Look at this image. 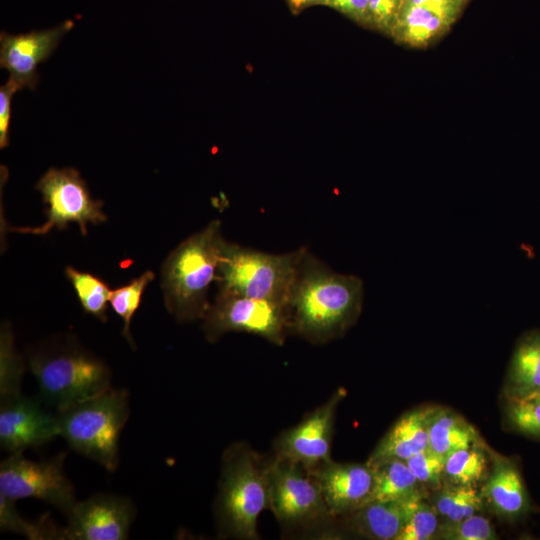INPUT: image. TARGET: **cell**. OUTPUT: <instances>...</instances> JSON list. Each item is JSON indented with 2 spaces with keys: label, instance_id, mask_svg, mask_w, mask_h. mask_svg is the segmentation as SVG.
<instances>
[{
  "label": "cell",
  "instance_id": "6da1fadb",
  "mask_svg": "<svg viewBox=\"0 0 540 540\" xmlns=\"http://www.w3.org/2000/svg\"><path fill=\"white\" fill-rule=\"evenodd\" d=\"M362 301L359 277L334 272L307 249L287 299L289 332L311 343H326L354 323Z\"/></svg>",
  "mask_w": 540,
  "mask_h": 540
},
{
  "label": "cell",
  "instance_id": "7a4b0ae2",
  "mask_svg": "<svg viewBox=\"0 0 540 540\" xmlns=\"http://www.w3.org/2000/svg\"><path fill=\"white\" fill-rule=\"evenodd\" d=\"M225 239L221 221L182 241L166 258L161 270V287L167 311L179 322L202 319L210 303V285L217 270Z\"/></svg>",
  "mask_w": 540,
  "mask_h": 540
},
{
  "label": "cell",
  "instance_id": "3957f363",
  "mask_svg": "<svg viewBox=\"0 0 540 540\" xmlns=\"http://www.w3.org/2000/svg\"><path fill=\"white\" fill-rule=\"evenodd\" d=\"M29 366L40 397L56 411L111 388L112 373L108 365L69 335L33 351Z\"/></svg>",
  "mask_w": 540,
  "mask_h": 540
},
{
  "label": "cell",
  "instance_id": "277c9868",
  "mask_svg": "<svg viewBox=\"0 0 540 540\" xmlns=\"http://www.w3.org/2000/svg\"><path fill=\"white\" fill-rule=\"evenodd\" d=\"M269 509L268 464L249 448L236 445L223 456L215 514L222 535L257 539V520Z\"/></svg>",
  "mask_w": 540,
  "mask_h": 540
},
{
  "label": "cell",
  "instance_id": "5b68a950",
  "mask_svg": "<svg viewBox=\"0 0 540 540\" xmlns=\"http://www.w3.org/2000/svg\"><path fill=\"white\" fill-rule=\"evenodd\" d=\"M124 389L105 392L56 411L59 436L69 447L109 471L118 465L119 437L129 417Z\"/></svg>",
  "mask_w": 540,
  "mask_h": 540
},
{
  "label": "cell",
  "instance_id": "8992f818",
  "mask_svg": "<svg viewBox=\"0 0 540 540\" xmlns=\"http://www.w3.org/2000/svg\"><path fill=\"white\" fill-rule=\"evenodd\" d=\"M307 251L273 254L225 240L217 270L218 292L287 304L299 263Z\"/></svg>",
  "mask_w": 540,
  "mask_h": 540
},
{
  "label": "cell",
  "instance_id": "52a82bcc",
  "mask_svg": "<svg viewBox=\"0 0 540 540\" xmlns=\"http://www.w3.org/2000/svg\"><path fill=\"white\" fill-rule=\"evenodd\" d=\"M202 320L212 343L228 332H246L282 345L290 333L287 304L237 294L218 292Z\"/></svg>",
  "mask_w": 540,
  "mask_h": 540
},
{
  "label": "cell",
  "instance_id": "ba28073f",
  "mask_svg": "<svg viewBox=\"0 0 540 540\" xmlns=\"http://www.w3.org/2000/svg\"><path fill=\"white\" fill-rule=\"evenodd\" d=\"M36 189L47 204L46 222L37 227H8L9 231L26 234H46L52 228L63 230L77 223L82 235H87V224L107 221L102 211L103 201L95 200L85 181L74 168H50L39 179Z\"/></svg>",
  "mask_w": 540,
  "mask_h": 540
},
{
  "label": "cell",
  "instance_id": "9c48e42d",
  "mask_svg": "<svg viewBox=\"0 0 540 540\" xmlns=\"http://www.w3.org/2000/svg\"><path fill=\"white\" fill-rule=\"evenodd\" d=\"M66 453L44 461L13 453L0 465V494L12 500L35 498L67 514L77 502L75 489L64 473Z\"/></svg>",
  "mask_w": 540,
  "mask_h": 540
},
{
  "label": "cell",
  "instance_id": "30bf717a",
  "mask_svg": "<svg viewBox=\"0 0 540 540\" xmlns=\"http://www.w3.org/2000/svg\"><path fill=\"white\" fill-rule=\"evenodd\" d=\"M269 509L284 526H303L327 517L318 482L303 466L275 458L268 464Z\"/></svg>",
  "mask_w": 540,
  "mask_h": 540
},
{
  "label": "cell",
  "instance_id": "8fae6325",
  "mask_svg": "<svg viewBox=\"0 0 540 540\" xmlns=\"http://www.w3.org/2000/svg\"><path fill=\"white\" fill-rule=\"evenodd\" d=\"M67 515L65 540H124L135 518L131 500L96 494L77 501Z\"/></svg>",
  "mask_w": 540,
  "mask_h": 540
},
{
  "label": "cell",
  "instance_id": "7c38bea8",
  "mask_svg": "<svg viewBox=\"0 0 540 540\" xmlns=\"http://www.w3.org/2000/svg\"><path fill=\"white\" fill-rule=\"evenodd\" d=\"M342 396V390L336 391L326 403L284 432L277 441L276 457L299 464L308 471L331 460L335 411Z\"/></svg>",
  "mask_w": 540,
  "mask_h": 540
},
{
  "label": "cell",
  "instance_id": "4fadbf2b",
  "mask_svg": "<svg viewBox=\"0 0 540 540\" xmlns=\"http://www.w3.org/2000/svg\"><path fill=\"white\" fill-rule=\"evenodd\" d=\"M74 27L72 20L43 30L24 34H0V66L23 89H34L38 83L37 67L57 48L62 37Z\"/></svg>",
  "mask_w": 540,
  "mask_h": 540
},
{
  "label": "cell",
  "instance_id": "5bb4252c",
  "mask_svg": "<svg viewBox=\"0 0 540 540\" xmlns=\"http://www.w3.org/2000/svg\"><path fill=\"white\" fill-rule=\"evenodd\" d=\"M0 444L5 451L23 452L59 436L55 414L40 402L19 394L0 400Z\"/></svg>",
  "mask_w": 540,
  "mask_h": 540
},
{
  "label": "cell",
  "instance_id": "9a60e30c",
  "mask_svg": "<svg viewBox=\"0 0 540 540\" xmlns=\"http://www.w3.org/2000/svg\"><path fill=\"white\" fill-rule=\"evenodd\" d=\"M316 478L330 515L351 513L367 500L373 469L366 463H336L329 460L310 471Z\"/></svg>",
  "mask_w": 540,
  "mask_h": 540
},
{
  "label": "cell",
  "instance_id": "2e32d148",
  "mask_svg": "<svg viewBox=\"0 0 540 540\" xmlns=\"http://www.w3.org/2000/svg\"><path fill=\"white\" fill-rule=\"evenodd\" d=\"M423 500L418 491L392 501L369 502L354 510L352 529L379 540H396L402 528Z\"/></svg>",
  "mask_w": 540,
  "mask_h": 540
},
{
  "label": "cell",
  "instance_id": "e0dca14e",
  "mask_svg": "<svg viewBox=\"0 0 540 540\" xmlns=\"http://www.w3.org/2000/svg\"><path fill=\"white\" fill-rule=\"evenodd\" d=\"M430 411L416 410L402 416L380 441L367 464L373 468L389 459L408 460L429 448Z\"/></svg>",
  "mask_w": 540,
  "mask_h": 540
},
{
  "label": "cell",
  "instance_id": "ac0fdd59",
  "mask_svg": "<svg viewBox=\"0 0 540 540\" xmlns=\"http://www.w3.org/2000/svg\"><path fill=\"white\" fill-rule=\"evenodd\" d=\"M453 23L425 6L403 5L390 36L399 43L424 47L442 36Z\"/></svg>",
  "mask_w": 540,
  "mask_h": 540
},
{
  "label": "cell",
  "instance_id": "d6986e66",
  "mask_svg": "<svg viewBox=\"0 0 540 540\" xmlns=\"http://www.w3.org/2000/svg\"><path fill=\"white\" fill-rule=\"evenodd\" d=\"M486 496L502 515L515 518L529 509L528 494L519 470L510 462H502L489 477Z\"/></svg>",
  "mask_w": 540,
  "mask_h": 540
},
{
  "label": "cell",
  "instance_id": "ffe728a7",
  "mask_svg": "<svg viewBox=\"0 0 540 540\" xmlns=\"http://www.w3.org/2000/svg\"><path fill=\"white\" fill-rule=\"evenodd\" d=\"M428 436L429 448L443 457L474 446L478 439L477 431L471 424L447 411L430 412Z\"/></svg>",
  "mask_w": 540,
  "mask_h": 540
},
{
  "label": "cell",
  "instance_id": "44dd1931",
  "mask_svg": "<svg viewBox=\"0 0 540 540\" xmlns=\"http://www.w3.org/2000/svg\"><path fill=\"white\" fill-rule=\"evenodd\" d=\"M511 396L540 392V334L523 339L515 349L510 365Z\"/></svg>",
  "mask_w": 540,
  "mask_h": 540
},
{
  "label": "cell",
  "instance_id": "7402d4cb",
  "mask_svg": "<svg viewBox=\"0 0 540 540\" xmlns=\"http://www.w3.org/2000/svg\"><path fill=\"white\" fill-rule=\"evenodd\" d=\"M372 469L373 484L364 504L397 500L417 490L415 487L418 480L403 460L389 459Z\"/></svg>",
  "mask_w": 540,
  "mask_h": 540
},
{
  "label": "cell",
  "instance_id": "603a6c76",
  "mask_svg": "<svg viewBox=\"0 0 540 540\" xmlns=\"http://www.w3.org/2000/svg\"><path fill=\"white\" fill-rule=\"evenodd\" d=\"M15 500L0 494V528L31 540H65L64 527H58L47 515L36 521L24 519L15 507Z\"/></svg>",
  "mask_w": 540,
  "mask_h": 540
},
{
  "label": "cell",
  "instance_id": "cb8c5ba5",
  "mask_svg": "<svg viewBox=\"0 0 540 540\" xmlns=\"http://www.w3.org/2000/svg\"><path fill=\"white\" fill-rule=\"evenodd\" d=\"M65 274L70 280L83 310L101 322L107 321V303L111 290L99 277L68 266Z\"/></svg>",
  "mask_w": 540,
  "mask_h": 540
},
{
  "label": "cell",
  "instance_id": "d4e9b609",
  "mask_svg": "<svg viewBox=\"0 0 540 540\" xmlns=\"http://www.w3.org/2000/svg\"><path fill=\"white\" fill-rule=\"evenodd\" d=\"M155 275L148 270L128 284L111 291L110 305L113 311L123 320L122 335L135 349V343L130 332L132 318L140 306L143 292Z\"/></svg>",
  "mask_w": 540,
  "mask_h": 540
},
{
  "label": "cell",
  "instance_id": "484cf974",
  "mask_svg": "<svg viewBox=\"0 0 540 540\" xmlns=\"http://www.w3.org/2000/svg\"><path fill=\"white\" fill-rule=\"evenodd\" d=\"M486 467L484 452L471 446L445 457L444 474L454 485L474 486L484 477Z\"/></svg>",
  "mask_w": 540,
  "mask_h": 540
},
{
  "label": "cell",
  "instance_id": "4316f807",
  "mask_svg": "<svg viewBox=\"0 0 540 540\" xmlns=\"http://www.w3.org/2000/svg\"><path fill=\"white\" fill-rule=\"evenodd\" d=\"M24 363L13 343V335L7 325L1 328L0 340V400L21 394Z\"/></svg>",
  "mask_w": 540,
  "mask_h": 540
},
{
  "label": "cell",
  "instance_id": "83f0119b",
  "mask_svg": "<svg viewBox=\"0 0 540 540\" xmlns=\"http://www.w3.org/2000/svg\"><path fill=\"white\" fill-rule=\"evenodd\" d=\"M435 504L437 512L448 522H458L476 514L483 502L473 486L454 485L443 490Z\"/></svg>",
  "mask_w": 540,
  "mask_h": 540
},
{
  "label": "cell",
  "instance_id": "f1b7e54d",
  "mask_svg": "<svg viewBox=\"0 0 540 540\" xmlns=\"http://www.w3.org/2000/svg\"><path fill=\"white\" fill-rule=\"evenodd\" d=\"M508 418L520 433L540 438V392L510 396Z\"/></svg>",
  "mask_w": 540,
  "mask_h": 540
},
{
  "label": "cell",
  "instance_id": "f546056e",
  "mask_svg": "<svg viewBox=\"0 0 540 540\" xmlns=\"http://www.w3.org/2000/svg\"><path fill=\"white\" fill-rule=\"evenodd\" d=\"M436 535L450 540H494L495 531L490 521L473 514L458 522H447L438 527Z\"/></svg>",
  "mask_w": 540,
  "mask_h": 540
},
{
  "label": "cell",
  "instance_id": "4dcf8cb0",
  "mask_svg": "<svg viewBox=\"0 0 540 540\" xmlns=\"http://www.w3.org/2000/svg\"><path fill=\"white\" fill-rule=\"evenodd\" d=\"M436 511L422 500L416 507L396 540H427L436 535Z\"/></svg>",
  "mask_w": 540,
  "mask_h": 540
},
{
  "label": "cell",
  "instance_id": "1f68e13d",
  "mask_svg": "<svg viewBox=\"0 0 540 540\" xmlns=\"http://www.w3.org/2000/svg\"><path fill=\"white\" fill-rule=\"evenodd\" d=\"M418 482L438 484L444 474L445 457L427 448L405 461Z\"/></svg>",
  "mask_w": 540,
  "mask_h": 540
},
{
  "label": "cell",
  "instance_id": "d6a6232c",
  "mask_svg": "<svg viewBox=\"0 0 540 540\" xmlns=\"http://www.w3.org/2000/svg\"><path fill=\"white\" fill-rule=\"evenodd\" d=\"M404 0H369L368 28L391 35Z\"/></svg>",
  "mask_w": 540,
  "mask_h": 540
},
{
  "label": "cell",
  "instance_id": "836d02e7",
  "mask_svg": "<svg viewBox=\"0 0 540 540\" xmlns=\"http://www.w3.org/2000/svg\"><path fill=\"white\" fill-rule=\"evenodd\" d=\"M20 90L16 82L8 78L7 82L0 87V148L9 144V125L11 119V103L13 95Z\"/></svg>",
  "mask_w": 540,
  "mask_h": 540
},
{
  "label": "cell",
  "instance_id": "e575fe53",
  "mask_svg": "<svg viewBox=\"0 0 540 540\" xmlns=\"http://www.w3.org/2000/svg\"><path fill=\"white\" fill-rule=\"evenodd\" d=\"M326 6L368 28L369 0H327Z\"/></svg>",
  "mask_w": 540,
  "mask_h": 540
},
{
  "label": "cell",
  "instance_id": "d590c367",
  "mask_svg": "<svg viewBox=\"0 0 540 540\" xmlns=\"http://www.w3.org/2000/svg\"><path fill=\"white\" fill-rule=\"evenodd\" d=\"M403 5L425 6L455 22L465 2L462 0H404Z\"/></svg>",
  "mask_w": 540,
  "mask_h": 540
},
{
  "label": "cell",
  "instance_id": "8d00e7d4",
  "mask_svg": "<svg viewBox=\"0 0 540 540\" xmlns=\"http://www.w3.org/2000/svg\"><path fill=\"white\" fill-rule=\"evenodd\" d=\"M286 3L293 14H298L313 6H326L327 0H286Z\"/></svg>",
  "mask_w": 540,
  "mask_h": 540
},
{
  "label": "cell",
  "instance_id": "74e56055",
  "mask_svg": "<svg viewBox=\"0 0 540 540\" xmlns=\"http://www.w3.org/2000/svg\"><path fill=\"white\" fill-rule=\"evenodd\" d=\"M462 1H464L466 3L468 0H462Z\"/></svg>",
  "mask_w": 540,
  "mask_h": 540
}]
</instances>
